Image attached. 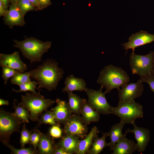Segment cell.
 Masks as SVG:
<instances>
[{
    "label": "cell",
    "instance_id": "42",
    "mask_svg": "<svg viewBox=\"0 0 154 154\" xmlns=\"http://www.w3.org/2000/svg\"><path fill=\"white\" fill-rule=\"evenodd\" d=\"M20 0H9L10 3H17Z\"/></svg>",
    "mask_w": 154,
    "mask_h": 154
},
{
    "label": "cell",
    "instance_id": "39",
    "mask_svg": "<svg viewBox=\"0 0 154 154\" xmlns=\"http://www.w3.org/2000/svg\"><path fill=\"white\" fill-rule=\"evenodd\" d=\"M9 104V102L8 100H6L3 99L1 98H0V106L2 105L8 106Z\"/></svg>",
    "mask_w": 154,
    "mask_h": 154
},
{
    "label": "cell",
    "instance_id": "6",
    "mask_svg": "<svg viewBox=\"0 0 154 154\" xmlns=\"http://www.w3.org/2000/svg\"><path fill=\"white\" fill-rule=\"evenodd\" d=\"M22 122L13 113L0 110V140L6 146L10 144V137L15 132H19Z\"/></svg>",
    "mask_w": 154,
    "mask_h": 154
},
{
    "label": "cell",
    "instance_id": "23",
    "mask_svg": "<svg viewBox=\"0 0 154 154\" xmlns=\"http://www.w3.org/2000/svg\"><path fill=\"white\" fill-rule=\"evenodd\" d=\"M54 141L48 134L42 133L38 147V152L41 154H52Z\"/></svg>",
    "mask_w": 154,
    "mask_h": 154
},
{
    "label": "cell",
    "instance_id": "34",
    "mask_svg": "<svg viewBox=\"0 0 154 154\" xmlns=\"http://www.w3.org/2000/svg\"><path fill=\"white\" fill-rule=\"evenodd\" d=\"M62 131L59 124L52 125L49 131V135L52 137L58 138L62 137Z\"/></svg>",
    "mask_w": 154,
    "mask_h": 154
},
{
    "label": "cell",
    "instance_id": "2",
    "mask_svg": "<svg viewBox=\"0 0 154 154\" xmlns=\"http://www.w3.org/2000/svg\"><path fill=\"white\" fill-rule=\"evenodd\" d=\"M129 81V76L124 70L110 64L100 71L97 82L106 89L105 92L107 94L113 89H118Z\"/></svg>",
    "mask_w": 154,
    "mask_h": 154
},
{
    "label": "cell",
    "instance_id": "8",
    "mask_svg": "<svg viewBox=\"0 0 154 154\" xmlns=\"http://www.w3.org/2000/svg\"><path fill=\"white\" fill-rule=\"evenodd\" d=\"M103 88L98 90L86 88L85 92L88 97V103L100 114H110L112 107L107 102L105 97L106 94L103 92Z\"/></svg>",
    "mask_w": 154,
    "mask_h": 154
},
{
    "label": "cell",
    "instance_id": "30",
    "mask_svg": "<svg viewBox=\"0 0 154 154\" xmlns=\"http://www.w3.org/2000/svg\"><path fill=\"white\" fill-rule=\"evenodd\" d=\"M32 131H30L26 127L24 123L21 131L20 143L21 148H24L25 145L29 143Z\"/></svg>",
    "mask_w": 154,
    "mask_h": 154
},
{
    "label": "cell",
    "instance_id": "37",
    "mask_svg": "<svg viewBox=\"0 0 154 154\" xmlns=\"http://www.w3.org/2000/svg\"><path fill=\"white\" fill-rule=\"evenodd\" d=\"M54 154H69V153L62 148L58 147L56 144L54 145L53 152Z\"/></svg>",
    "mask_w": 154,
    "mask_h": 154
},
{
    "label": "cell",
    "instance_id": "44",
    "mask_svg": "<svg viewBox=\"0 0 154 154\" xmlns=\"http://www.w3.org/2000/svg\"></svg>",
    "mask_w": 154,
    "mask_h": 154
},
{
    "label": "cell",
    "instance_id": "25",
    "mask_svg": "<svg viewBox=\"0 0 154 154\" xmlns=\"http://www.w3.org/2000/svg\"><path fill=\"white\" fill-rule=\"evenodd\" d=\"M16 99H15L13 103V107L15 112L13 114L23 123H28L30 119V114L29 111L25 108L20 105H17Z\"/></svg>",
    "mask_w": 154,
    "mask_h": 154
},
{
    "label": "cell",
    "instance_id": "17",
    "mask_svg": "<svg viewBox=\"0 0 154 154\" xmlns=\"http://www.w3.org/2000/svg\"><path fill=\"white\" fill-rule=\"evenodd\" d=\"M79 139L77 136L65 134L56 145L69 154L75 153L80 140Z\"/></svg>",
    "mask_w": 154,
    "mask_h": 154
},
{
    "label": "cell",
    "instance_id": "21",
    "mask_svg": "<svg viewBox=\"0 0 154 154\" xmlns=\"http://www.w3.org/2000/svg\"><path fill=\"white\" fill-rule=\"evenodd\" d=\"M102 133L101 137H99L98 135L95 137L87 154H98L104 148L109 146V143L106 141V138L108 137V132H102Z\"/></svg>",
    "mask_w": 154,
    "mask_h": 154
},
{
    "label": "cell",
    "instance_id": "3",
    "mask_svg": "<svg viewBox=\"0 0 154 154\" xmlns=\"http://www.w3.org/2000/svg\"><path fill=\"white\" fill-rule=\"evenodd\" d=\"M13 46L18 48L23 56L31 63L42 61L43 54L48 52L51 45L49 41L43 42L33 37L28 38L21 41L14 40Z\"/></svg>",
    "mask_w": 154,
    "mask_h": 154
},
{
    "label": "cell",
    "instance_id": "12",
    "mask_svg": "<svg viewBox=\"0 0 154 154\" xmlns=\"http://www.w3.org/2000/svg\"><path fill=\"white\" fill-rule=\"evenodd\" d=\"M24 16L22 13L17 3H10L8 12L4 17V23L11 29L14 26L22 27L26 23Z\"/></svg>",
    "mask_w": 154,
    "mask_h": 154
},
{
    "label": "cell",
    "instance_id": "24",
    "mask_svg": "<svg viewBox=\"0 0 154 154\" xmlns=\"http://www.w3.org/2000/svg\"><path fill=\"white\" fill-rule=\"evenodd\" d=\"M67 92L68 98V103L72 112L80 115L82 106L86 100L81 98L77 95L73 94L72 92L68 91Z\"/></svg>",
    "mask_w": 154,
    "mask_h": 154
},
{
    "label": "cell",
    "instance_id": "20",
    "mask_svg": "<svg viewBox=\"0 0 154 154\" xmlns=\"http://www.w3.org/2000/svg\"><path fill=\"white\" fill-rule=\"evenodd\" d=\"M99 133V131L97 127L95 126H94L84 139L80 140L75 154L87 153L91 145L94 138L98 135V133Z\"/></svg>",
    "mask_w": 154,
    "mask_h": 154
},
{
    "label": "cell",
    "instance_id": "18",
    "mask_svg": "<svg viewBox=\"0 0 154 154\" xmlns=\"http://www.w3.org/2000/svg\"><path fill=\"white\" fill-rule=\"evenodd\" d=\"M64 84L65 87L62 90L64 93L74 91H85L86 88L85 81L82 78L75 77L73 74L66 78Z\"/></svg>",
    "mask_w": 154,
    "mask_h": 154
},
{
    "label": "cell",
    "instance_id": "32",
    "mask_svg": "<svg viewBox=\"0 0 154 154\" xmlns=\"http://www.w3.org/2000/svg\"><path fill=\"white\" fill-rule=\"evenodd\" d=\"M2 68V77L4 81V84L6 85L8 80L10 78L12 77L19 71L13 68L3 66Z\"/></svg>",
    "mask_w": 154,
    "mask_h": 154
},
{
    "label": "cell",
    "instance_id": "26",
    "mask_svg": "<svg viewBox=\"0 0 154 154\" xmlns=\"http://www.w3.org/2000/svg\"><path fill=\"white\" fill-rule=\"evenodd\" d=\"M31 81V78L29 72L21 73L18 71L11 78L10 82L12 84H16L19 86L21 84Z\"/></svg>",
    "mask_w": 154,
    "mask_h": 154
},
{
    "label": "cell",
    "instance_id": "9",
    "mask_svg": "<svg viewBox=\"0 0 154 154\" xmlns=\"http://www.w3.org/2000/svg\"><path fill=\"white\" fill-rule=\"evenodd\" d=\"M143 82L140 79L135 83H127L118 89V103L135 101L141 96L144 90Z\"/></svg>",
    "mask_w": 154,
    "mask_h": 154
},
{
    "label": "cell",
    "instance_id": "16",
    "mask_svg": "<svg viewBox=\"0 0 154 154\" xmlns=\"http://www.w3.org/2000/svg\"><path fill=\"white\" fill-rule=\"evenodd\" d=\"M125 133L115 145L112 154H132L136 150V143L127 139Z\"/></svg>",
    "mask_w": 154,
    "mask_h": 154
},
{
    "label": "cell",
    "instance_id": "15",
    "mask_svg": "<svg viewBox=\"0 0 154 154\" xmlns=\"http://www.w3.org/2000/svg\"><path fill=\"white\" fill-rule=\"evenodd\" d=\"M56 106L51 110L53 114L56 123L64 125L72 113L66 102L58 98L56 100Z\"/></svg>",
    "mask_w": 154,
    "mask_h": 154
},
{
    "label": "cell",
    "instance_id": "11",
    "mask_svg": "<svg viewBox=\"0 0 154 154\" xmlns=\"http://www.w3.org/2000/svg\"><path fill=\"white\" fill-rule=\"evenodd\" d=\"M154 41V34L147 32L141 31L132 34L129 38V41L121 45L126 50V52L129 49L132 50L133 52L136 47L150 43Z\"/></svg>",
    "mask_w": 154,
    "mask_h": 154
},
{
    "label": "cell",
    "instance_id": "22",
    "mask_svg": "<svg viewBox=\"0 0 154 154\" xmlns=\"http://www.w3.org/2000/svg\"><path fill=\"white\" fill-rule=\"evenodd\" d=\"M124 124L123 122L120 121L119 123L113 125L108 132V136L110 140L109 143L110 150H113L116 143L123 136L122 131Z\"/></svg>",
    "mask_w": 154,
    "mask_h": 154
},
{
    "label": "cell",
    "instance_id": "14",
    "mask_svg": "<svg viewBox=\"0 0 154 154\" xmlns=\"http://www.w3.org/2000/svg\"><path fill=\"white\" fill-rule=\"evenodd\" d=\"M0 66L8 67L24 73L27 69L26 64L21 60L18 52L15 51L11 54H0Z\"/></svg>",
    "mask_w": 154,
    "mask_h": 154
},
{
    "label": "cell",
    "instance_id": "33",
    "mask_svg": "<svg viewBox=\"0 0 154 154\" xmlns=\"http://www.w3.org/2000/svg\"><path fill=\"white\" fill-rule=\"evenodd\" d=\"M42 133L37 128H35L32 130L29 143L35 149L38 147Z\"/></svg>",
    "mask_w": 154,
    "mask_h": 154
},
{
    "label": "cell",
    "instance_id": "31",
    "mask_svg": "<svg viewBox=\"0 0 154 154\" xmlns=\"http://www.w3.org/2000/svg\"><path fill=\"white\" fill-rule=\"evenodd\" d=\"M10 150L11 154H35L37 153L38 151L32 147L25 148H21L17 149L9 144L7 146Z\"/></svg>",
    "mask_w": 154,
    "mask_h": 154
},
{
    "label": "cell",
    "instance_id": "43",
    "mask_svg": "<svg viewBox=\"0 0 154 154\" xmlns=\"http://www.w3.org/2000/svg\"><path fill=\"white\" fill-rule=\"evenodd\" d=\"M153 73H154V56L153 59Z\"/></svg>",
    "mask_w": 154,
    "mask_h": 154
},
{
    "label": "cell",
    "instance_id": "1",
    "mask_svg": "<svg viewBox=\"0 0 154 154\" xmlns=\"http://www.w3.org/2000/svg\"><path fill=\"white\" fill-rule=\"evenodd\" d=\"M31 78L36 80L38 88H44L49 91L56 90L64 73L58 63L52 59H48L37 68L29 72Z\"/></svg>",
    "mask_w": 154,
    "mask_h": 154
},
{
    "label": "cell",
    "instance_id": "29",
    "mask_svg": "<svg viewBox=\"0 0 154 154\" xmlns=\"http://www.w3.org/2000/svg\"><path fill=\"white\" fill-rule=\"evenodd\" d=\"M38 85V83L36 81H33L30 82L21 84L19 86L20 89L18 90H16L12 88V90L15 92H25L27 91H30L34 94H37L35 89H38L39 90H41L36 87Z\"/></svg>",
    "mask_w": 154,
    "mask_h": 154
},
{
    "label": "cell",
    "instance_id": "27",
    "mask_svg": "<svg viewBox=\"0 0 154 154\" xmlns=\"http://www.w3.org/2000/svg\"><path fill=\"white\" fill-rule=\"evenodd\" d=\"M37 122L38 125L45 124L53 125L58 124L56 122L53 114L51 110L45 111L40 116Z\"/></svg>",
    "mask_w": 154,
    "mask_h": 154
},
{
    "label": "cell",
    "instance_id": "28",
    "mask_svg": "<svg viewBox=\"0 0 154 154\" xmlns=\"http://www.w3.org/2000/svg\"><path fill=\"white\" fill-rule=\"evenodd\" d=\"M17 4L24 16L28 12L38 11L29 0H20Z\"/></svg>",
    "mask_w": 154,
    "mask_h": 154
},
{
    "label": "cell",
    "instance_id": "38",
    "mask_svg": "<svg viewBox=\"0 0 154 154\" xmlns=\"http://www.w3.org/2000/svg\"><path fill=\"white\" fill-rule=\"evenodd\" d=\"M8 9H7L4 4L0 1V16L5 17L7 14Z\"/></svg>",
    "mask_w": 154,
    "mask_h": 154
},
{
    "label": "cell",
    "instance_id": "35",
    "mask_svg": "<svg viewBox=\"0 0 154 154\" xmlns=\"http://www.w3.org/2000/svg\"><path fill=\"white\" fill-rule=\"evenodd\" d=\"M143 82L148 84L151 90L154 93V74L140 77V79Z\"/></svg>",
    "mask_w": 154,
    "mask_h": 154
},
{
    "label": "cell",
    "instance_id": "10",
    "mask_svg": "<svg viewBox=\"0 0 154 154\" xmlns=\"http://www.w3.org/2000/svg\"><path fill=\"white\" fill-rule=\"evenodd\" d=\"M88 130L87 125L83 121L81 117L73 114L64 124L63 132L65 134L82 139L87 135Z\"/></svg>",
    "mask_w": 154,
    "mask_h": 154
},
{
    "label": "cell",
    "instance_id": "4",
    "mask_svg": "<svg viewBox=\"0 0 154 154\" xmlns=\"http://www.w3.org/2000/svg\"><path fill=\"white\" fill-rule=\"evenodd\" d=\"M55 102L51 99L45 98L38 91L36 94L27 92L25 95H22L21 101L18 104L29 111L32 121H37L42 113Z\"/></svg>",
    "mask_w": 154,
    "mask_h": 154
},
{
    "label": "cell",
    "instance_id": "40",
    "mask_svg": "<svg viewBox=\"0 0 154 154\" xmlns=\"http://www.w3.org/2000/svg\"><path fill=\"white\" fill-rule=\"evenodd\" d=\"M0 1H1L5 5L6 8L7 9H9V0H0Z\"/></svg>",
    "mask_w": 154,
    "mask_h": 154
},
{
    "label": "cell",
    "instance_id": "41",
    "mask_svg": "<svg viewBox=\"0 0 154 154\" xmlns=\"http://www.w3.org/2000/svg\"><path fill=\"white\" fill-rule=\"evenodd\" d=\"M33 5L38 9L37 0H29Z\"/></svg>",
    "mask_w": 154,
    "mask_h": 154
},
{
    "label": "cell",
    "instance_id": "13",
    "mask_svg": "<svg viewBox=\"0 0 154 154\" xmlns=\"http://www.w3.org/2000/svg\"><path fill=\"white\" fill-rule=\"evenodd\" d=\"M133 128L132 129H128L125 133H134L137 143H136V150L141 153L144 151L150 139V132L147 128L139 127L134 123L132 124Z\"/></svg>",
    "mask_w": 154,
    "mask_h": 154
},
{
    "label": "cell",
    "instance_id": "7",
    "mask_svg": "<svg viewBox=\"0 0 154 154\" xmlns=\"http://www.w3.org/2000/svg\"><path fill=\"white\" fill-rule=\"evenodd\" d=\"M154 51L144 55L135 54L132 52L129 56V65L132 74L140 77L154 74L153 59Z\"/></svg>",
    "mask_w": 154,
    "mask_h": 154
},
{
    "label": "cell",
    "instance_id": "5",
    "mask_svg": "<svg viewBox=\"0 0 154 154\" xmlns=\"http://www.w3.org/2000/svg\"><path fill=\"white\" fill-rule=\"evenodd\" d=\"M142 105L135 101L118 103L116 107H112L110 114L115 115L125 124H133L136 119L143 117Z\"/></svg>",
    "mask_w": 154,
    "mask_h": 154
},
{
    "label": "cell",
    "instance_id": "19",
    "mask_svg": "<svg viewBox=\"0 0 154 154\" xmlns=\"http://www.w3.org/2000/svg\"><path fill=\"white\" fill-rule=\"evenodd\" d=\"M80 113L83 121L87 125L100 120V114L89 105L87 101L82 104Z\"/></svg>",
    "mask_w": 154,
    "mask_h": 154
},
{
    "label": "cell",
    "instance_id": "36",
    "mask_svg": "<svg viewBox=\"0 0 154 154\" xmlns=\"http://www.w3.org/2000/svg\"><path fill=\"white\" fill-rule=\"evenodd\" d=\"M38 10H42L52 5L51 0H37Z\"/></svg>",
    "mask_w": 154,
    "mask_h": 154
}]
</instances>
